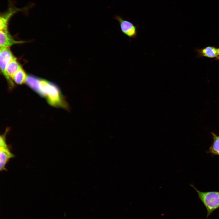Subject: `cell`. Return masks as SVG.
Segmentation results:
<instances>
[{
    "mask_svg": "<svg viewBox=\"0 0 219 219\" xmlns=\"http://www.w3.org/2000/svg\"><path fill=\"white\" fill-rule=\"evenodd\" d=\"M218 54H219V48H218Z\"/></svg>",
    "mask_w": 219,
    "mask_h": 219,
    "instance_id": "5bb4252c",
    "label": "cell"
},
{
    "mask_svg": "<svg viewBox=\"0 0 219 219\" xmlns=\"http://www.w3.org/2000/svg\"><path fill=\"white\" fill-rule=\"evenodd\" d=\"M213 142L208 151L212 154L219 155V136L213 134Z\"/></svg>",
    "mask_w": 219,
    "mask_h": 219,
    "instance_id": "8fae6325",
    "label": "cell"
},
{
    "mask_svg": "<svg viewBox=\"0 0 219 219\" xmlns=\"http://www.w3.org/2000/svg\"><path fill=\"white\" fill-rule=\"evenodd\" d=\"M24 42V41L15 40L9 34L8 30L0 31V47H9L14 44L22 43Z\"/></svg>",
    "mask_w": 219,
    "mask_h": 219,
    "instance_id": "8992f818",
    "label": "cell"
},
{
    "mask_svg": "<svg viewBox=\"0 0 219 219\" xmlns=\"http://www.w3.org/2000/svg\"><path fill=\"white\" fill-rule=\"evenodd\" d=\"M15 57L9 47H0V67L1 71L7 80L10 86L14 85L13 82L6 72V69L9 63Z\"/></svg>",
    "mask_w": 219,
    "mask_h": 219,
    "instance_id": "277c9868",
    "label": "cell"
},
{
    "mask_svg": "<svg viewBox=\"0 0 219 219\" xmlns=\"http://www.w3.org/2000/svg\"><path fill=\"white\" fill-rule=\"evenodd\" d=\"M199 56L213 58L218 57V48L212 46H208L197 50Z\"/></svg>",
    "mask_w": 219,
    "mask_h": 219,
    "instance_id": "ba28073f",
    "label": "cell"
},
{
    "mask_svg": "<svg viewBox=\"0 0 219 219\" xmlns=\"http://www.w3.org/2000/svg\"><path fill=\"white\" fill-rule=\"evenodd\" d=\"M14 157L9 148H0V170H6L5 166L9 160Z\"/></svg>",
    "mask_w": 219,
    "mask_h": 219,
    "instance_id": "52a82bcc",
    "label": "cell"
},
{
    "mask_svg": "<svg viewBox=\"0 0 219 219\" xmlns=\"http://www.w3.org/2000/svg\"><path fill=\"white\" fill-rule=\"evenodd\" d=\"M216 58L219 60V56H218V57H217Z\"/></svg>",
    "mask_w": 219,
    "mask_h": 219,
    "instance_id": "4fadbf2b",
    "label": "cell"
},
{
    "mask_svg": "<svg viewBox=\"0 0 219 219\" xmlns=\"http://www.w3.org/2000/svg\"><path fill=\"white\" fill-rule=\"evenodd\" d=\"M191 186L195 190L200 200L205 207L207 212L206 219L215 210L219 208V191L202 192Z\"/></svg>",
    "mask_w": 219,
    "mask_h": 219,
    "instance_id": "7a4b0ae2",
    "label": "cell"
},
{
    "mask_svg": "<svg viewBox=\"0 0 219 219\" xmlns=\"http://www.w3.org/2000/svg\"><path fill=\"white\" fill-rule=\"evenodd\" d=\"M27 76L26 72L21 68L15 73L12 79L16 84L21 85L26 82Z\"/></svg>",
    "mask_w": 219,
    "mask_h": 219,
    "instance_id": "30bf717a",
    "label": "cell"
},
{
    "mask_svg": "<svg viewBox=\"0 0 219 219\" xmlns=\"http://www.w3.org/2000/svg\"><path fill=\"white\" fill-rule=\"evenodd\" d=\"M6 132L5 134L0 136V148H8L5 141V135Z\"/></svg>",
    "mask_w": 219,
    "mask_h": 219,
    "instance_id": "7c38bea8",
    "label": "cell"
},
{
    "mask_svg": "<svg viewBox=\"0 0 219 219\" xmlns=\"http://www.w3.org/2000/svg\"><path fill=\"white\" fill-rule=\"evenodd\" d=\"M38 86L35 92L45 98L49 104L54 107L68 109V104L57 85L46 80L39 78Z\"/></svg>",
    "mask_w": 219,
    "mask_h": 219,
    "instance_id": "6da1fadb",
    "label": "cell"
},
{
    "mask_svg": "<svg viewBox=\"0 0 219 219\" xmlns=\"http://www.w3.org/2000/svg\"><path fill=\"white\" fill-rule=\"evenodd\" d=\"M114 19L118 22L122 33L130 38L135 39L137 36V26L132 22L126 19L122 16L115 15Z\"/></svg>",
    "mask_w": 219,
    "mask_h": 219,
    "instance_id": "3957f363",
    "label": "cell"
},
{
    "mask_svg": "<svg viewBox=\"0 0 219 219\" xmlns=\"http://www.w3.org/2000/svg\"><path fill=\"white\" fill-rule=\"evenodd\" d=\"M9 5L8 10L1 14L0 17V30H8V23L10 18L12 16L18 12H22L25 9H28V7L23 9L16 8L13 4L11 0H9Z\"/></svg>",
    "mask_w": 219,
    "mask_h": 219,
    "instance_id": "5b68a950",
    "label": "cell"
},
{
    "mask_svg": "<svg viewBox=\"0 0 219 219\" xmlns=\"http://www.w3.org/2000/svg\"><path fill=\"white\" fill-rule=\"evenodd\" d=\"M21 66L14 57L8 64L6 69V72L9 76L12 78L15 73Z\"/></svg>",
    "mask_w": 219,
    "mask_h": 219,
    "instance_id": "9c48e42d",
    "label": "cell"
}]
</instances>
